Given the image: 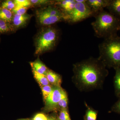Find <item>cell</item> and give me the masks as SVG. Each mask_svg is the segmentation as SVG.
I'll return each mask as SVG.
<instances>
[{"instance_id": "1", "label": "cell", "mask_w": 120, "mask_h": 120, "mask_svg": "<svg viewBox=\"0 0 120 120\" xmlns=\"http://www.w3.org/2000/svg\"><path fill=\"white\" fill-rule=\"evenodd\" d=\"M98 57H90L73 65L72 82L79 91L89 92L101 88L109 71Z\"/></svg>"}, {"instance_id": "2", "label": "cell", "mask_w": 120, "mask_h": 120, "mask_svg": "<svg viewBox=\"0 0 120 120\" xmlns=\"http://www.w3.org/2000/svg\"><path fill=\"white\" fill-rule=\"evenodd\" d=\"M94 16L95 20L91 24L96 37L105 39L117 35L120 30V19L104 10Z\"/></svg>"}, {"instance_id": "3", "label": "cell", "mask_w": 120, "mask_h": 120, "mask_svg": "<svg viewBox=\"0 0 120 120\" xmlns=\"http://www.w3.org/2000/svg\"><path fill=\"white\" fill-rule=\"evenodd\" d=\"M98 58L107 68H120V37L115 35L104 39L98 46Z\"/></svg>"}, {"instance_id": "4", "label": "cell", "mask_w": 120, "mask_h": 120, "mask_svg": "<svg viewBox=\"0 0 120 120\" xmlns=\"http://www.w3.org/2000/svg\"><path fill=\"white\" fill-rule=\"evenodd\" d=\"M58 38L59 32L55 27L49 26L42 29L35 38V54H41L53 49Z\"/></svg>"}, {"instance_id": "5", "label": "cell", "mask_w": 120, "mask_h": 120, "mask_svg": "<svg viewBox=\"0 0 120 120\" xmlns=\"http://www.w3.org/2000/svg\"><path fill=\"white\" fill-rule=\"evenodd\" d=\"M36 15L38 22L44 26H50L63 20L67 21L68 19L58 7L53 5L37 11Z\"/></svg>"}, {"instance_id": "6", "label": "cell", "mask_w": 120, "mask_h": 120, "mask_svg": "<svg viewBox=\"0 0 120 120\" xmlns=\"http://www.w3.org/2000/svg\"><path fill=\"white\" fill-rule=\"evenodd\" d=\"M86 0L82 2L76 1L75 8L68 16V22L72 23L79 22L94 15L86 3Z\"/></svg>"}, {"instance_id": "7", "label": "cell", "mask_w": 120, "mask_h": 120, "mask_svg": "<svg viewBox=\"0 0 120 120\" xmlns=\"http://www.w3.org/2000/svg\"><path fill=\"white\" fill-rule=\"evenodd\" d=\"M67 96V93L61 86H52L51 93L45 101L46 109L49 111L56 109L59 102Z\"/></svg>"}, {"instance_id": "8", "label": "cell", "mask_w": 120, "mask_h": 120, "mask_svg": "<svg viewBox=\"0 0 120 120\" xmlns=\"http://www.w3.org/2000/svg\"><path fill=\"white\" fill-rule=\"evenodd\" d=\"M109 1V0H86V2L95 16L107 8Z\"/></svg>"}, {"instance_id": "9", "label": "cell", "mask_w": 120, "mask_h": 120, "mask_svg": "<svg viewBox=\"0 0 120 120\" xmlns=\"http://www.w3.org/2000/svg\"><path fill=\"white\" fill-rule=\"evenodd\" d=\"M75 4V0H61L56 1L55 5L67 16L68 20V16L74 9Z\"/></svg>"}, {"instance_id": "10", "label": "cell", "mask_w": 120, "mask_h": 120, "mask_svg": "<svg viewBox=\"0 0 120 120\" xmlns=\"http://www.w3.org/2000/svg\"><path fill=\"white\" fill-rule=\"evenodd\" d=\"M30 17V15L26 13L22 15L13 14V19L11 24L15 29L22 27L26 26Z\"/></svg>"}, {"instance_id": "11", "label": "cell", "mask_w": 120, "mask_h": 120, "mask_svg": "<svg viewBox=\"0 0 120 120\" xmlns=\"http://www.w3.org/2000/svg\"><path fill=\"white\" fill-rule=\"evenodd\" d=\"M106 8L109 13L120 19V0H109Z\"/></svg>"}, {"instance_id": "12", "label": "cell", "mask_w": 120, "mask_h": 120, "mask_svg": "<svg viewBox=\"0 0 120 120\" xmlns=\"http://www.w3.org/2000/svg\"><path fill=\"white\" fill-rule=\"evenodd\" d=\"M45 76L49 83L51 84L52 86H61L62 79L61 76L58 73L49 70Z\"/></svg>"}, {"instance_id": "13", "label": "cell", "mask_w": 120, "mask_h": 120, "mask_svg": "<svg viewBox=\"0 0 120 120\" xmlns=\"http://www.w3.org/2000/svg\"><path fill=\"white\" fill-rule=\"evenodd\" d=\"M32 69L39 73L46 75L49 69L40 60L38 59L30 63Z\"/></svg>"}, {"instance_id": "14", "label": "cell", "mask_w": 120, "mask_h": 120, "mask_svg": "<svg viewBox=\"0 0 120 120\" xmlns=\"http://www.w3.org/2000/svg\"><path fill=\"white\" fill-rule=\"evenodd\" d=\"M13 13L11 11L0 7V19L11 23Z\"/></svg>"}, {"instance_id": "15", "label": "cell", "mask_w": 120, "mask_h": 120, "mask_svg": "<svg viewBox=\"0 0 120 120\" xmlns=\"http://www.w3.org/2000/svg\"><path fill=\"white\" fill-rule=\"evenodd\" d=\"M114 69L116 73L114 79V85L115 94L119 98L120 97V68H116Z\"/></svg>"}, {"instance_id": "16", "label": "cell", "mask_w": 120, "mask_h": 120, "mask_svg": "<svg viewBox=\"0 0 120 120\" xmlns=\"http://www.w3.org/2000/svg\"><path fill=\"white\" fill-rule=\"evenodd\" d=\"M15 30L11 24L0 19V34H9Z\"/></svg>"}, {"instance_id": "17", "label": "cell", "mask_w": 120, "mask_h": 120, "mask_svg": "<svg viewBox=\"0 0 120 120\" xmlns=\"http://www.w3.org/2000/svg\"><path fill=\"white\" fill-rule=\"evenodd\" d=\"M32 72L35 79L41 86L50 85L49 82L45 75L39 73L33 70Z\"/></svg>"}, {"instance_id": "18", "label": "cell", "mask_w": 120, "mask_h": 120, "mask_svg": "<svg viewBox=\"0 0 120 120\" xmlns=\"http://www.w3.org/2000/svg\"><path fill=\"white\" fill-rule=\"evenodd\" d=\"M85 104L87 108L85 116L86 120H97L98 112L89 106L86 102Z\"/></svg>"}, {"instance_id": "19", "label": "cell", "mask_w": 120, "mask_h": 120, "mask_svg": "<svg viewBox=\"0 0 120 120\" xmlns=\"http://www.w3.org/2000/svg\"><path fill=\"white\" fill-rule=\"evenodd\" d=\"M31 5L35 6L45 5H55L56 1L48 0H30Z\"/></svg>"}, {"instance_id": "20", "label": "cell", "mask_w": 120, "mask_h": 120, "mask_svg": "<svg viewBox=\"0 0 120 120\" xmlns=\"http://www.w3.org/2000/svg\"><path fill=\"white\" fill-rule=\"evenodd\" d=\"M0 7L12 11L16 7V5L14 0H7L2 2Z\"/></svg>"}, {"instance_id": "21", "label": "cell", "mask_w": 120, "mask_h": 120, "mask_svg": "<svg viewBox=\"0 0 120 120\" xmlns=\"http://www.w3.org/2000/svg\"><path fill=\"white\" fill-rule=\"evenodd\" d=\"M41 90L44 100L46 99L52 91V86L49 85L41 86Z\"/></svg>"}, {"instance_id": "22", "label": "cell", "mask_w": 120, "mask_h": 120, "mask_svg": "<svg viewBox=\"0 0 120 120\" xmlns=\"http://www.w3.org/2000/svg\"><path fill=\"white\" fill-rule=\"evenodd\" d=\"M14 1L17 7L28 8L32 5L29 0H15Z\"/></svg>"}, {"instance_id": "23", "label": "cell", "mask_w": 120, "mask_h": 120, "mask_svg": "<svg viewBox=\"0 0 120 120\" xmlns=\"http://www.w3.org/2000/svg\"><path fill=\"white\" fill-rule=\"evenodd\" d=\"M58 119L60 120H71L67 109L61 110Z\"/></svg>"}, {"instance_id": "24", "label": "cell", "mask_w": 120, "mask_h": 120, "mask_svg": "<svg viewBox=\"0 0 120 120\" xmlns=\"http://www.w3.org/2000/svg\"><path fill=\"white\" fill-rule=\"evenodd\" d=\"M28 9V8L16 6L15 8L12 11L14 14L22 15L26 14V12Z\"/></svg>"}, {"instance_id": "25", "label": "cell", "mask_w": 120, "mask_h": 120, "mask_svg": "<svg viewBox=\"0 0 120 120\" xmlns=\"http://www.w3.org/2000/svg\"><path fill=\"white\" fill-rule=\"evenodd\" d=\"M68 103V96L62 98L59 102L58 104V107L61 109H67Z\"/></svg>"}, {"instance_id": "26", "label": "cell", "mask_w": 120, "mask_h": 120, "mask_svg": "<svg viewBox=\"0 0 120 120\" xmlns=\"http://www.w3.org/2000/svg\"><path fill=\"white\" fill-rule=\"evenodd\" d=\"M112 111L120 114V97L118 101L112 106Z\"/></svg>"}, {"instance_id": "27", "label": "cell", "mask_w": 120, "mask_h": 120, "mask_svg": "<svg viewBox=\"0 0 120 120\" xmlns=\"http://www.w3.org/2000/svg\"><path fill=\"white\" fill-rule=\"evenodd\" d=\"M48 117L43 113H39L36 114L33 120H48Z\"/></svg>"}, {"instance_id": "28", "label": "cell", "mask_w": 120, "mask_h": 120, "mask_svg": "<svg viewBox=\"0 0 120 120\" xmlns=\"http://www.w3.org/2000/svg\"><path fill=\"white\" fill-rule=\"evenodd\" d=\"M48 120H56V119L54 117L50 116L48 117Z\"/></svg>"}, {"instance_id": "29", "label": "cell", "mask_w": 120, "mask_h": 120, "mask_svg": "<svg viewBox=\"0 0 120 120\" xmlns=\"http://www.w3.org/2000/svg\"></svg>"}, {"instance_id": "30", "label": "cell", "mask_w": 120, "mask_h": 120, "mask_svg": "<svg viewBox=\"0 0 120 120\" xmlns=\"http://www.w3.org/2000/svg\"><path fill=\"white\" fill-rule=\"evenodd\" d=\"M59 120V119H58V120Z\"/></svg>"}, {"instance_id": "31", "label": "cell", "mask_w": 120, "mask_h": 120, "mask_svg": "<svg viewBox=\"0 0 120 120\" xmlns=\"http://www.w3.org/2000/svg\"><path fill=\"white\" fill-rule=\"evenodd\" d=\"M0 2H1V1H0Z\"/></svg>"}]
</instances>
